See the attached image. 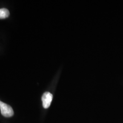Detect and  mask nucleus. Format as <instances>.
<instances>
[{
  "mask_svg": "<svg viewBox=\"0 0 123 123\" xmlns=\"http://www.w3.org/2000/svg\"><path fill=\"white\" fill-rule=\"evenodd\" d=\"M53 96L50 92H46L43 94L42 97V104L44 108H48L50 106L51 101L53 100Z\"/></svg>",
  "mask_w": 123,
  "mask_h": 123,
  "instance_id": "2",
  "label": "nucleus"
},
{
  "mask_svg": "<svg viewBox=\"0 0 123 123\" xmlns=\"http://www.w3.org/2000/svg\"><path fill=\"white\" fill-rule=\"evenodd\" d=\"M10 13L7 9H0V19H5L9 16Z\"/></svg>",
  "mask_w": 123,
  "mask_h": 123,
  "instance_id": "3",
  "label": "nucleus"
},
{
  "mask_svg": "<svg viewBox=\"0 0 123 123\" xmlns=\"http://www.w3.org/2000/svg\"><path fill=\"white\" fill-rule=\"evenodd\" d=\"M0 110L2 116L6 117H10L13 116L14 111L11 106L0 101Z\"/></svg>",
  "mask_w": 123,
  "mask_h": 123,
  "instance_id": "1",
  "label": "nucleus"
}]
</instances>
